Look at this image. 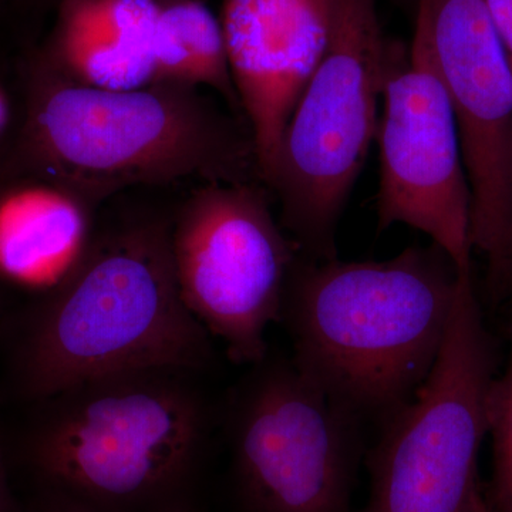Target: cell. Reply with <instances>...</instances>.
<instances>
[{"instance_id":"cell-13","label":"cell","mask_w":512,"mask_h":512,"mask_svg":"<svg viewBox=\"0 0 512 512\" xmlns=\"http://www.w3.org/2000/svg\"><path fill=\"white\" fill-rule=\"evenodd\" d=\"M89 201L62 184L6 194L0 200V274L30 288H62L96 241Z\"/></svg>"},{"instance_id":"cell-11","label":"cell","mask_w":512,"mask_h":512,"mask_svg":"<svg viewBox=\"0 0 512 512\" xmlns=\"http://www.w3.org/2000/svg\"><path fill=\"white\" fill-rule=\"evenodd\" d=\"M220 20L239 109L269 187L293 110L328 47L332 0H225Z\"/></svg>"},{"instance_id":"cell-3","label":"cell","mask_w":512,"mask_h":512,"mask_svg":"<svg viewBox=\"0 0 512 512\" xmlns=\"http://www.w3.org/2000/svg\"><path fill=\"white\" fill-rule=\"evenodd\" d=\"M212 336L181 298L171 227L136 222L94 241L84 264L52 293L23 356L39 399L74 384L140 370L201 373Z\"/></svg>"},{"instance_id":"cell-12","label":"cell","mask_w":512,"mask_h":512,"mask_svg":"<svg viewBox=\"0 0 512 512\" xmlns=\"http://www.w3.org/2000/svg\"><path fill=\"white\" fill-rule=\"evenodd\" d=\"M160 0H64L53 57L57 76L106 90L156 83L153 39Z\"/></svg>"},{"instance_id":"cell-18","label":"cell","mask_w":512,"mask_h":512,"mask_svg":"<svg viewBox=\"0 0 512 512\" xmlns=\"http://www.w3.org/2000/svg\"><path fill=\"white\" fill-rule=\"evenodd\" d=\"M49 512H90L84 510V508L79 507V505L69 503L66 500H60V503L56 505L55 508H52Z\"/></svg>"},{"instance_id":"cell-15","label":"cell","mask_w":512,"mask_h":512,"mask_svg":"<svg viewBox=\"0 0 512 512\" xmlns=\"http://www.w3.org/2000/svg\"><path fill=\"white\" fill-rule=\"evenodd\" d=\"M487 421L493 443V481L487 503L493 512H512V330L507 363L488 393Z\"/></svg>"},{"instance_id":"cell-10","label":"cell","mask_w":512,"mask_h":512,"mask_svg":"<svg viewBox=\"0 0 512 512\" xmlns=\"http://www.w3.org/2000/svg\"><path fill=\"white\" fill-rule=\"evenodd\" d=\"M456 114L471 191V244L503 293L512 255V70L484 0H419Z\"/></svg>"},{"instance_id":"cell-14","label":"cell","mask_w":512,"mask_h":512,"mask_svg":"<svg viewBox=\"0 0 512 512\" xmlns=\"http://www.w3.org/2000/svg\"><path fill=\"white\" fill-rule=\"evenodd\" d=\"M156 83L210 87L239 109L221 20L197 0L163 3L153 39Z\"/></svg>"},{"instance_id":"cell-16","label":"cell","mask_w":512,"mask_h":512,"mask_svg":"<svg viewBox=\"0 0 512 512\" xmlns=\"http://www.w3.org/2000/svg\"><path fill=\"white\" fill-rule=\"evenodd\" d=\"M512 70V0H484Z\"/></svg>"},{"instance_id":"cell-8","label":"cell","mask_w":512,"mask_h":512,"mask_svg":"<svg viewBox=\"0 0 512 512\" xmlns=\"http://www.w3.org/2000/svg\"><path fill=\"white\" fill-rule=\"evenodd\" d=\"M299 252L256 183L205 184L171 227L181 298L239 365L255 366L268 356L266 332L281 319Z\"/></svg>"},{"instance_id":"cell-5","label":"cell","mask_w":512,"mask_h":512,"mask_svg":"<svg viewBox=\"0 0 512 512\" xmlns=\"http://www.w3.org/2000/svg\"><path fill=\"white\" fill-rule=\"evenodd\" d=\"M387 40L376 0H332L328 47L282 138L269 190L302 255L338 258L340 217L379 124Z\"/></svg>"},{"instance_id":"cell-9","label":"cell","mask_w":512,"mask_h":512,"mask_svg":"<svg viewBox=\"0 0 512 512\" xmlns=\"http://www.w3.org/2000/svg\"><path fill=\"white\" fill-rule=\"evenodd\" d=\"M382 101L377 229L424 232L461 275L473 274L471 191L456 114L419 16L409 49L387 45Z\"/></svg>"},{"instance_id":"cell-6","label":"cell","mask_w":512,"mask_h":512,"mask_svg":"<svg viewBox=\"0 0 512 512\" xmlns=\"http://www.w3.org/2000/svg\"><path fill=\"white\" fill-rule=\"evenodd\" d=\"M497 376L473 275L463 276L436 365L412 399L380 424L367 453L363 512H478V456Z\"/></svg>"},{"instance_id":"cell-20","label":"cell","mask_w":512,"mask_h":512,"mask_svg":"<svg viewBox=\"0 0 512 512\" xmlns=\"http://www.w3.org/2000/svg\"><path fill=\"white\" fill-rule=\"evenodd\" d=\"M512 285V255H511V269H510V281H508V286Z\"/></svg>"},{"instance_id":"cell-7","label":"cell","mask_w":512,"mask_h":512,"mask_svg":"<svg viewBox=\"0 0 512 512\" xmlns=\"http://www.w3.org/2000/svg\"><path fill=\"white\" fill-rule=\"evenodd\" d=\"M365 424L293 365L266 356L235 393L228 433L242 512H353Z\"/></svg>"},{"instance_id":"cell-19","label":"cell","mask_w":512,"mask_h":512,"mask_svg":"<svg viewBox=\"0 0 512 512\" xmlns=\"http://www.w3.org/2000/svg\"><path fill=\"white\" fill-rule=\"evenodd\" d=\"M478 512H493L491 511L490 505H488L487 501H481L480 507H478Z\"/></svg>"},{"instance_id":"cell-2","label":"cell","mask_w":512,"mask_h":512,"mask_svg":"<svg viewBox=\"0 0 512 512\" xmlns=\"http://www.w3.org/2000/svg\"><path fill=\"white\" fill-rule=\"evenodd\" d=\"M198 375L140 370L46 397L33 463L62 500L90 512H183L215 421Z\"/></svg>"},{"instance_id":"cell-1","label":"cell","mask_w":512,"mask_h":512,"mask_svg":"<svg viewBox=\"0 0 512 512\" xmlns=\"http://www.w3.org/2000/svg\"><path fill=\"white\" fill-rule=\"evenodd\" d=\"M463 276L433 242L380 262L299 252L279 319L293 365L365 426H380L436 365Z\"/></svg>"},{"instance_id":"cell-17","label":"cell","mask_w":512,"mask_h":512,"mask_svg":"<svg viewBox=\"0 0 512 512\" xmlns=\"http://www.w3.org/2000/svg\"><path fill=\"white\" fill-rule=\"evenodd\" d=\"M0 512H10L8 488H6L5 474H3L2 461H0Z\"/></svg>"},{"instance_id":"cell-4","label":"cell","mask_w":512,"mask_h":512,"mask_svg":"<svg viewBox=\"0 0 512 512\" xmlns=\"http://www.w3.org/2000/svg\"><path fill=\"white\" fill-rule=\"evenodd\" d=\"M197 90L168 83L106 90L56 76L37 94L32 146L59 184L87 200L185 178L261 181L251 134Z\"/></svg>"}]
</instances>
